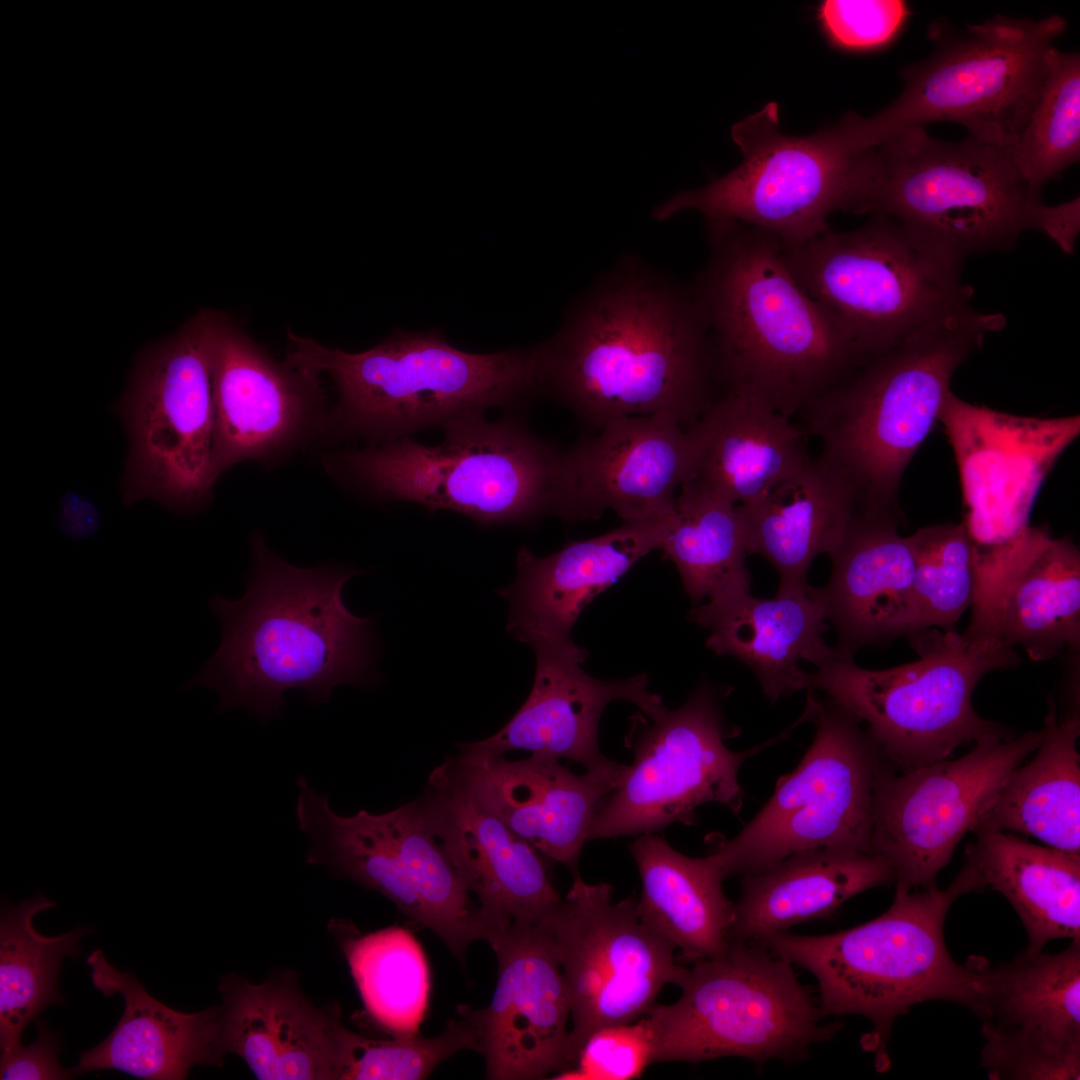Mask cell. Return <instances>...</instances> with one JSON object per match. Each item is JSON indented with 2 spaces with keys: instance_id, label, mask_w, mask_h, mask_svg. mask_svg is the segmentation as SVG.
Here are the masks:
<instances>
[{
  "instance_id": "41",
  "label": "cell",
  "mask_w": 1080,
  "mask_h": 1080,
  "mask_svg": "<svg viewBox=\"0 0 1080 1080\" xmlns=\"http://www.w3.org/2000/svg\"><path fill=\"white\" fill-rule=\"evenodd\" d=\"M675 565L693 606L722 590L750 584L748 555L736 505L680 488L660 548Z\"/></svg>"
},
{
  "instance_id": "36",
  "label": "cell",
  "mask_w": 1080,
  "mask_h": 1080,
  "mask_svg": "<svg viewBox=\"0 0 1080 1080\" xmlns=\"http://www.w3.org/2000/svg\"><path fill=\"white\" fill-rule=\"evenodd\" d=\"M642 882L640 918L681 958L697 962L723 953L730 943L733 906L714 856H686L655 833L629 846Z\"/></svg>"
},
{
  "instance_id": "30",
  "label": "cell",
  "mask_w": 1080,
  "mask_h": 1080,
  "mask_svg": "<svg viewBox=\"0 0 1080 1080\" xmlns=\"http://www.w3.org/2000/svg\"><path fill=\"white\" fill-rule=\"evenodd\" d=\"M687 433L690 463L680 488L734 505L758 500L812 459L802 427L732 389H724Z\"/></svg>"
},
{
  "instance_id": "24",
  "label": "cell",
  "mask_w": 1080,
  "mask_h": 1080,
  "mask_svg": "<svg viewBox=\"0 0 1080 1080\" xmlns=\"http://www.w3.org/2000/svg\"><path fill=\"white\" fill-rule=\"evenodd\" d=\"M565 450L563 520L598 519L606 510L624 522L664 518L690 463L687 429L666 414L627 416Z\"/></svg>"
},
{
  "instance_id": "34",
  "label": "cell",
  "mask_w": 1080,
  "mask_h": 1080,
  "mask_svg": "<svg viewBox=\"0 0 1080 1080\" xmlns=\"http://www.w3.org/2000/svg\"><path fill=\"white\" fill-rule=\"evenodd\" d=\"M736 510L748 554L772 565L777 590L807 586L814 559L830 556L861 513L847 486L817 458Z\"/></svg>"
},
{
  "instance_id": "49",
  "label": "cell",
  "mask_w": 1080,
  "mask_h": 1080,
  "mask_svg": "<svg viewBox=\"0 0 1080 1080\" xmlns=\"http://www.w3.org/2000/svg\"><path fill=\"white\" fill-rule=\"evenodd\" d=\"M1035 230L1051 238L1064 253L1072 254L1080 231L1079 197L1055 206L1042 203Z\"/></svg>"
},
{
  "instance_id": "25",
  "label": "cell",
  "mask_w": 1080,
  "mask_h": 1080,
  "mask_svg": "<svg viewBox=\"0 0 1080 1080\" xmlns=\"http://www.w3.org/2000/svg\"><path fill=\"white\" fill-rule=\"evenodd\" d=\"M623 522L611 531L567 543L539 557L522 546L517 577L497 591L509 603L506 630L533 649L545 648L586 660L571 632L582 610L637 561L660 549L667 519Z\"/></svg>"
},
{
  "instance_id": "47",
  "label": "cell",
  "mask_w": 1080,
  "mask_h": 1080,
  "mask_svg": "<svg viewBox=\"0 0 1080 1080\" xmlns=\"http://www.w3.org/2000/svg\"><path fill=\"white\" fill-rule=\"evenodd\" d=\"M981 1066L994 1080H1079L1080 1047L982 1031Z\"/></svg>"
},
{
  "instance_id": "9",
  "label": "cell",
  "mask_w": 1080,
  "mask_h": 1080,
  "mask_svg": "<svg viewBox=\"0 0 1080 1080\" xmlns=\"http://www.w3.org/2000/svg\"><path fill=\"white\" fill-rule=\"evenodd\" d=\"M1065 28L1064 18L1051 15L1038 20L995 16L956 35L930 29L936 47L902 70L898 98L875 115L849 112L843 120L861 150L935 121L960 124L969 137L1007 148L1027 123L1047 53Z\"/></svg>"
},
{
  "instance_id": "18",
  "label": "cell",
  "mask_w": 1080,
  "mask_h": 1080,
  "mask_svg": "<svg viewBox=\"0 0 1080 1080\" xmlns=\"http://www.w3.org/2000/svg\"><path fill=\"white\" fill-rule=\"evenodd\" d=\"M1042 739V729L988 736L958 758L900 774L885 763L874 791L872 852L892 869L896 894L936 885L957 844Z\"/></svg>"
},
{
  "instance_id": "48",
  "label": "cell",
  "mask_w": 1080,
  "mask_h": 1080,
  "mask_svg": "<svg viewBox=\"0 0 1080 1080\" xmlns=\"http://www.w3.org/2000/svg\"><path fill=\"white\" fill-rule=\"evenodd\" d=\"M37 1036L29 1046H19L8 1055L1 1056L0 1079H70L72 1074L58 1061L59 1036L43 1021L35 1020Z\"/></svg>"
},
{
  "instance_id": "2",
  "label": "cell",
  "mask_w": 1080,
  "mask_h": 1080,
  "mask_svg": "<svg viewBox=\"0 0 1080 1080\" xmlns=\"http://www.w3.org/2000/svg\"><path fill=\"white\" fill-rule=\"evenodd\" d=\"M247 590L238 600L215 594L221 626L216 652L185 685L220 695L219 711L243 706L262 722L278 716L284 694L329 701L339 684L374 680L372 618L354 615L343 587L363 571L336 564L300 568L269 550L259 532L250 540Z\"/></svg>"
},
{
  "instance_id": "27",
  "label": "cell",
  "mask_w": 1080,
  "mask_h": 1080,
  "mask_svg": "<svg viewBox=\"0 0 1080 1080\" xmlns=\"http://www.w3.org/2000/svg\"><path fill=\"white\" fill-rule=\"evenodd\" d=\"M969 627L1022 648L1034 661L1080 644V551L1069 538L1031 527L979 572Z\"/></svg>"
},
{
  "instance_id": "12",
  "label": "cell",
  "mask_w": 1080,
  "mask_h": 1080,
  "mask_svg": "<svg viewBox=\"0 0 1080 1080\" xmlns=\"http://www.w3.org/2000/svg\"><path fill=\"white\" fill-rule=\"evenodd\" d=\"M1019 661L1002 639L968 627L940 635L919 659L888 669H866L837 655L809 673L808 689L865 723L884 760L906 771L988 736L1011 738L978 715L972 695L986 674Z\"/></svg>"
},
{
  "instance_id": "1",
  "label": "cell",
  "mask_w": 1080,
  "mask_h": 1080,
  "mask_svg": "<svg viewBox=\"0 0 1080 1080\" xmlns=\"http://www.w3.org/2000/svg\"><path fill=\"white\" fill-rule=\"evenodd\" d=\"M539 345L544 395L594 431L652 414L688 429L723 391L693 288L638 261L601 277Z\"/></svg>"
},
{
  "instance_id": "31",
  "label": "cell",
  "mask_w": 1080,
  "mask_h": 1080,
  "mask_svg": "<svg viewBox=\"0 0 1080 1080\" xmlns=\"http://www.w3.org/2000/svg\"><path fill=\"white\" fill-rule=\"evenodd\" d=\"M94 988L120 994L124 1011L110 1035L84 1051L72 1076L114 1069L149 1080H181L198 1064H222L221 1008L197 1013L174 1010L148 994L131 972L112 966L101 950L88 958Z\"/></svg>"
},
{
  "instance_id": "13",
  "label": "cell",
  "mask_w": 1080,
  "mask_h": 1080,
  "mask_svg": "<svg viewBox=\"0 0 1080 1080\" xmlns=\"http://www.w3.org/2000/svg\"><path fill=\"white\" fill-rule=\"evenodd\" d=\"M814 739L798 766L777 780L760 811L732 839L707 838L725 878L765 871L816 848L872 852L873 801L886 761L862 723L807 690Z\"/></svg>"
},
{
  "instance_id": "39",
  "label": "cell",
  "mask_w": 1080,
  "mask_h": 1080,
  "mask_svg": "<svg viewBox=\"0 0 1080 1080\" xmlns=\"http://www.w3.org/2000/svg\"><path fill=\"white\" fill-rule=\"evenodd\" d=\"M56 906L42 893L8 905L0 921L1 1056L21 1046L22 1033L43 1009L63 1005L57 980L64 957L77 958L81 928L55 937L37 932L34 916Z\"/></svg>"
},
{
  "instance_id": "8",
  "label": "cell",
  "mask_w": 1080,
  "mask_h": 1080,
  "mask_svg": "<svg viewBox=\"0 0 1080 1080\" xmlns=\"http://www.w3.org/2000/svg\"><path fill=\"white\" fill-rule=\"evenodd\" d=\"M1041 205L1005 148L914 128L862 152L851 212L891 219L964 260L1012 248L1035 230Z\"/></svg>"
},
{
  "instance_id": "7",
  "label": "cell",
  "mask_w": 1080,
  "mask_h": 1080,
  "mask_svg": "<svg viewBox=\"0 0 1080 1080\" xmlns=\"http://www.w3.org/2000/svg\"><path fill=\"white\" fill-rule=\"evenodd\" d=\"M442 430L437 445L402 437L340 451L329 470L375 499L450 510L480 525L563 519L565 450L512 415L470 417Z\"/></svg>"
},
{
  "instance_id": "23",
  "label": "cell",
  "mask_w": 1080,
  "mask_h": 1080,
  "mask_svg": "<svg viewBox=\"0 0 1080 1080\" xmlns=\"http://www.w3.org/2000/svg\"><path fill=\"white\" fill-rule=\"evenodd\" d=\"M415 801L467 890L477 897L486 938L512 924H537L561 902L550 880L549 860L438 768Z\"/></svg>"
},
{
  "instance_id": "37",
  "label": "cell",
  "mask_w": 1080,
  "mask_h": 1080,
  "mask_svg": "<svg viewBox=\"0 0 1080 1080\" xmlns=\"http://www.w3.org/2000/svg\"><path fill=\"white\" fill-rule=\"evenodd\" d=\"M1036 755L1007 778L973 832L999 830L1080 853L1079 716L1058 718L1050 706Z\"/></svg>"
},
{
  "instance_id": "19",
  "label": "cell",
  "mask_w": 1080,
  "mask_h": 1080,
  "mask_svg": "<svg viewBox=\"0 0 1080 1080\" xmlns=\"http://www.w3.org/2000/svg\"><path fill=\"white\" fill-rule=\"evenodd\" d=\"M958 466L963 524L978 565L1018 544L1031 529L1037 495L1080 434L1078 415L1038 418L970 404L950 392L940 417Z\"/></svg>"
},
{
  "instance_id": "50",
  "label": "cell",
  "mask_w": 1080,
  "mask_h": 1080,
  "mask_svg": "<svg viewBox=\"0 0 1080 1080\" xmlns=\"http://www.w3.org/2000/svg\"><path fill=\"white\" fill-rule=\"evenodd\" d=\"M57 523L67 536L86 539L98 532L101 517L93 502L78 494L67 493L61 500Z\"/></svg>"
},
{
  "instance_id": "6",
  "label": "cell",
  "mask_w": 1080,
  "mask_h": 1080,
  "mask_svg": "<svg viewBox=\"0 0 1080 1080\" xmlns=\"http://www.w3.org/2000/svg\"><path fill=\"white\" fill-rule=\"evenodd\" d=\"M971 892L972 880L961 868L947 888L895 893L884 913L853 928L825 935L787 931L759 945L815 977L824 1017L851 1014L871 1022L861 1045L884 1072L891 1065L888 1042L898 1016L925 1001L971 1010L977 1000L986 960L957 963L943 933L952 904Z\"/></svg>"
},
{
  "instance_id": "42",
  "label": "cell",
  "mask_w": 1080,
  "mask_h": 1080,
  "mask_svg": "<svg viewBox=\"0 0 1080 1080\" xmlns=\"http://www.w3.org/2000/svg\"><path fill=\"white\" fill-rule=\"evenodd\" d=\"M1016 169L1040 193L1080 157V56L1051 47L1045 75L1019 138L1005 148Z\"/></svg>"
},
{
  "instance_id": "29",
  "label": "cell",
  "mask_w": 1080,
  "mask_h": 1080,
  "mask_svg": "<svg viewBox=\"0 0 1080 1080\" xmlns=\"http://www.w3.org/2000/svg\"><path fill=\"white\" fill-rule=\"evenodd\" d=\"M901 521L859 513L829 556L831 575L818 590L842 657L912 635L915 555L910 536L899 534Z\"/></svg>"
},
{
  "instance_id": "45",
  "label": "cell",
  "mask_w": 1080,
  "mask_h": 1080,
  "mask_svg": "<svg viewBox=\"0 0 1080 1080\" xmlns=\"http://www.w3.org/2000/svg\"><path fill=\"white\" fill-rule=\"evenodd\" d=\"M909 14L907 3L901 0H823L816 20L833 48L858 53L891 44Z\"/></svg>"
},
{
  "instance_id": "21",
  "label": "cell",
  "mask_w": 1080,
  "mask_h": 1080,
  "mask_svg": "<svg viewBox=\"0 0 1080 1080\" xmlns=\"http://www.w3.org/2000/svg\"><path fill=\"white\" fill-rule=\"evenodd\" d=\"M213 468L268 461L328 431L320 377L279 364L223 313L212 338Z\"/></svg>"
},
{
  "instance_id": "20",
  "label": "cell",
  "mask_w": 1080,
  "mask_h": 1080,
  "mask_svg": "<svg viewBox=\"0 0 1080 1080\" xmlns=\"http://www.w3.org/2000/svg\"><path fill=\"white\" fill-rule=\"evenodd\" d=\"M498 962L489 1005L462 1004L457 1014L471 1028L486 1078L533 1080L567 1068L571 1017L561 966L540 924H512L488 934Z\"/></svg>"
},
{
  "instance_id": "11",
  "label": "cell",
  "mask_w": 1080,
  "mask_h": 1080,
  "mask_svg": "<svg viewBox=\"0 0 1080 1080\" xmlns=\"http://www.w3.org/2000/svg\"><path fill=\"white\" fill-rule=\"evenodd\" d=\"M676 985L682 990L677 1001L656 1003L645 1015L652 1063L803 1061L812 1045L842 1028L822 1020L792 964L761 945L731 940L723 953L685 967Z\"/></svg>"
},
{
  "instance_id": "35",
  "label": "cell",
  "mask_w": 1080,
  "mask_h": 1080,
  "mask_svg": "<svg viewBox=\"0 0 1080 1080\" xmlns=\"http://www.w3.org/2000/svg\"><path fill=\"white\" fill-rule=\"evenodd\" d=\"M963 868L974 892H1000L1021 919L1025 951L1056 939L1080 940V855L1032 844L1006 831L978 830Z\"/></svg>"
},
{
  "instance_id": "33",
  "label": "cell",
  "mask_w": 1080,
  "mask_h": 1080,
  "mask_svg": "<svg viewBox=\"0 0 1080 1080\" xmlns=\"http://www.w3.org/2000/svg\"><path fill=\"white\" fill-rule=\"evenodd\" d=\"M892 882V869L874 853L835 848L797 852L743 876L730 941L760 944L797 924L829 918L852 897Z\"/></svg>"
},
{
  "instance_id": "10",
  "label": "cell",
  "mask_w": 1080,
  "mask_h": 1080,
  "mask_svg": "<svg viewBox=\"0 0 1080 1080\" xmlns=\"http://www.w3.org/2000/svg\"><path fill=\"white\" fill-rule=\"evenodd\" d=\"M781 245L800 287L866 362L973 296L963 260L888 218Z\"/></svg>"
},
{
  "instance_id": "38",
  "label": "cell",
  "mask_w": 1080,
  "mask_h": 1080,
  "mask_svg": "<svg viewBox=\"0 0 1080 1080\" xmlns=\"http://www.w3.org/2000/svg\"><path fill=\"white\" fill-rule=\"evenodd\" d=\"M971 1011L993 1030L1080 1045V940L1055 954L1024 951L996 968L986 961Z\"/></svg>"
},
{
  "instance_id": "28",
  "label": "cell",
  "mask_w": 1080,
  "mask_h": 1080,
  "mask_svg": "<svg viewBox=\"0 0 1080 1080\" xmlns=\"http://www.w3.org/2000/svg\"><path fill=\"white\" fill-rule=\"evenodd\" d=\"M689 617L709 631L707 648L745 664L772 703L809 688L801 661L818 668L838 655L823 638L830 624L809 584L769 599L753 596L750 584L734 585L694 605Z\"/></svg>"
},
{
  "instance_id": "17",
  "label": "cell",
  "mask_w": 1080,
  "mask_h": 1080,
  "mask_svg": "<svg viewBox=\"0 0 1080 1080\" xmlns=\"http://www.w3.org/2000/svg\"><path fill=\"white\" fill-rule=\"evenodd\" d=\"M539 924L570 1001L565 1070L590 1034L645 1016L661 989L676 985L685 970L676 963L675 948L640 918L635 898L613 902L610 884L587 883L579 873L565 899Z\"/></svg>"
},
{
  "instance_id": "22",
  "label": "cell",
  "mask_w": 1080,
  "mask_h": 1080,
  "mask_svg": "<svg viewBox=\"0 0 1080 1080\" xmlns=\"http://www.w3.org/2000/svg\"><path fill=\"white\" fill-rule=\"evenodd\" d=\"M437 768L549 861L563 864L574 875L594 818L627 765L616 762L579 775L542 755L517 761L457 755Z\"/></svg>"
},
{
  "instance_id": "46",
  "label": "cell",
  "mask_w": 1080,
  "mask_h": 1080,
  "mask_svg": "<svg viewBox=\"0 0 1080 1080\" xmlns=\"http://www.w3.org/2000/svg\"><path fill=\"white\" fill-rule=\"evenodd\" d=\"M653 1041L646 1016L597 1029L581 1046L571 1068L554 1079L631 1080L652 1063Z\"/></svg>"
},
{
  "instance_id": "4",
  "label": "cell",
  "mask_w": 1080,
  "mask_h": 1080,
  "mask_svg": "<svg viewBox=\"0 0 1080 1080\" xmlns=\"http://www.w3.org/2000/svg\"><path fill=\"white\" fill-rule=\"evenodd\" d=\"M998 313L969 304L926 322L800 415L819 439L817 459L851 492L860 512L900 514L897 497L911 459L940 423L956 370L989 333Z\"/></svg>"
},
{
  "instance_id": "14",
  "label": "cell",
  "mask_w": 1080,
  "mask_h": 1080,
  "mask_svg": "<svg viewBox=\"0 0 1080 1080\" xmlns=\"http://www.w3.org/2000/svg\"><path fill=\"white\" fill-rule=\"evenodd\" d=\"M731 136L742 162L701 188L679 191L653 210L655 220L694 210L706 221L743 223L797 244L829 231L834 211H851L863 151L840 122L807 136L787 135L777 103L769 102L734 124Z\"/></svg>"
},
{
  "instance_id": "26",
  "label": "cell",
  "mask_w": 1080,
  "mask_h": 1080,
  "mask_svg": "<svg viewBox=\"0 0 1080 1080\" xmlns=\"http://www.w3.org/2000/svg\"><path fill=\"white\" fill-rule=\"evenodd\" d=\"M533 650L535 677L526 701L494 735L460 744L458 755L485 760L525 750L579 763L585 771L602 770L616 763L602 754L598 743L600 719L610 702H631L650 719L667 710L661 697L649 690L645 673L600 680L583 671L579 658L545 648Z\"/></svg>"
},
{
  "instance_id": "44",
  "label": "cell",
  "mask_w": 1080,
  "mask_h": 1080,
  "mask_svg": "<svg viewBox=\"0 0 1080 1080\" xmlns=\"http://www.w3.org/2000/svg\"><path fill=\"white\" fill-rule=\"evenodd\" d=\"M478 1052L470 1026L461 1018L450 1019L434 1037L362 1036L340 1025L336 1039L335 1079L420 1080L460 1050Z\"/></svg>"
},
{
  "instance_id": "3",
  "label": "cell",
  "mask_w": 1080,
  "mask_h": 1080,
  "mask_svg": "<svg viewBox=\"0 0 1080 1080\" xmlns=\"http://www.w3.org/2000/svg\"><path fill=\"white\" fill-rule=\"evenodd\" d=\"M707 237L692 288L723 390L793 419L866 363L800 287L779 239L733 221H707Z\"/></svg>"
},
{
  "instance_id": "43",
  "label": "cell",
  "mask_w": 1080,
  "mask_h": 1080,
  "mask_svg": "<svg viewBox=\"0 0 1080 1080\" xmlns=\"http://www.w3.org/2000/svg\"><path fill=\"white\" fill-rule=\"evenodd\" d=\"M910 538L915 555L910 639L916 643L931 628L954 631L976 599L979 567L963 522L922 527Z\"/></svg>"
},
{
  "instance_id": "40",
  "label": "cell",
  "mask_w": 1080,
  "mask_h": 1080,
  "mask_svg": "<svg viewBox=\"0 0 1080 1080\" xmlns=\"http://www.w3.org/2000/svg\"><path fill=\"white\" fill-rule=\"evenodd\" d=\"M332 931L345 953L366 1014L391 1036H412L424 1019L430 974L423 949L408 930L388 927L362 934L335 921Z\"/></svg>"
},
{
  "instance_id": "5",
  "label": "cell",
  "mask_w": 1080,
  "mask_h": 1080,
  "mask_svg": "<svg viewBox=\"0 0 1080 1080\" xmlns=\"http://www.w3.org/2000/svg\"><path fill=\"white\" fill-rule=\"evenodd\" d=\"M286 362L332 379L337 401L328 431L369 443L443 429L491 408L513 411L544 395L539 345L475 354L453 347L437 330H398L359 353L289 331Z\"/></svg>"
},
{
  "instance_id": "16",
  "label": "cell",
  "mask_w": 1080,
  "mask_h": 1080,
  "mask_svg": "<svg viewBox=\"0 0 1080 1080\" xmlns=\"http://www.w3.org/2000/svg\"><path fill=\"white\" fill-rule=\"evenodd\" d=\"M729 689L701 682L679 708L657 719L630 718L625 747L633 754L594 818L589 840L656 833L672 823L696 824L695 810L719 803L738 814L742 764L790 732L742 752L730 750L722 701Z\"/></svg>"
},
{
  "instance_id": "15",
  "label": "cell",
  "mask_w": 1080,
  "mask_h": 1080,
  "mask_svg": "<svg viewBox=\"0 0 1080 1080\" xmlns=\"http://www.w3.org/2000/svg\"><path fill=\"white\" fill-rule=\"evenodd\" d=\"M216 311L203 310L143 353L117 405L128 434L123 502L152 499L178 514L207 503L213 468L212 338Z\"/></svg>"
},
{
  "instance_id": "32",
  "label": "cell",
  "mask_w": 1080,
  "mask_h": 1080,
  "mask_svg": "<svg viewBox=\"0 0 1080 1080\" xmlns=\"http://www.w3.org/2000/svg\"><path fill=\"white\" fill-rule=\"evenodd\" d=\"M220 991L222 1049L258 1079H335L338 1007L315 1008L288 979L253 985L227 977Z\"/></svg>"
}]
</instances>
